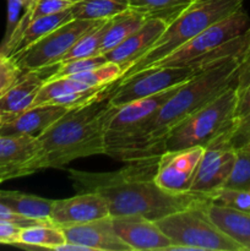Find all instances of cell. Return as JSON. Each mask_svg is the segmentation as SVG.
<instances>
[{
  "label": "cell",
  "instance_id": "obj_41",
  "mask_svg": "<svg viewBox=\"0 0 250 251\" xmlns=\"http://www.w3.org/2000/svg\"><path fill=\"white\" fill-rule=\"evenodd\" d=\"M2 124V114H1V112H0V125Z\"/></svg>",
  "mask_w": 250,
  "mask_h": 251
},
{
  "label": "cell",
  "instance_id": "obj_31",
  "mask_svg": "<svg viewBox=\"0 0 250 251\" xmlns=\"http://www.w3.org/2000/svg\"><path fill=\"white\" fill-rule=\"evenodd\" d=\"M250 113V55L240 70L237 81V107L234 120Z\"/></svg>",
  "mask_w": 250,
  "mask_h": 251
},
{
  "label": "cell",
  "instance_id": "obj_12",
  "mask_svg": "<svg viewBox=\"0 0 250 251\" xmlns=\"http://www.w3.org/2000/svg\"><path fill=\"white\" fill-rule=\"evenodd\" d=\"M109 216V206L102 195L97 193H77L71 198L54 200L49 220L56 227L64 228Z\"/></svg>",
  "mask_w": 250,
  "mask_h": 251
},
{
  "label": "cell",
  "instance_id": "obj_23",
  "mask_svg": "<svg viewBox=\"0 0 250 251\" xmlns=\"http://www.w3.org/2000/svg\"><path fill=\"white\" fill-rule=\"evenodd\" d=\"M73 14H71L70 9H66L64 11L56 12L53 15H47V16H41L37 17V19L32 20L28 24V26L25 28V31L22 32V34L20 36L19 41L15 44L14 49H12V56L14 54L19 53V51L24 50L27 47H29L31 44H33L34 42H37L38 39H41L42 37L48 34L49 32H51L53 29H55L56 27L61 26L65 22H69L70 20H73Z\"/></svg>",
  "mask_w": 250,
  "mask_h": 251
},
{
  "label": "cell",
  "instance_id": "obj_30",
  "mask_svg": "<svg viewBox=\"0 0 250 251\" xmlns=\"http://www.w3.org/2000/svg\"><path fill=\"white\" fill-rule=\"evenodd\" d=\"M225 188H250V152L237 150L234 167Z\"/></svg>",
  "mask_w": 250,
  "mask_h": 251
},
{
  "label": "cell",
  "instance_id": "obj_39",
  "mask_svg": "<svg viewBox=\"0 0 250 251\" xmlns=\"http://www.w3.org/2000/svg\"><path fill=\"white\" fill-rule=\"evenodd\" d=\"M239 150V149H238ZM240 150H244V151H248V152H250V144H248V145H245L244 147H242V149Z\"/></svg>",
  "mask_w": 250,
  "mask_h": 251
},
{
  "label": "cell",
  "instance_id": "obj_36",
  "mask_svg": "<svg viewBox=\"0 0 250 251\" xmlns=\"http://www.w3.org/2000/svg\"><path fill=\"white\" fill-rule=\"evenodd\" d=\"M21 228L11 223L0 222V244L2 245H15L19 239V234Z\"/></svg>",
  "mask_w": 250,
  "mask_h": 251
},
{
  "label": "cell",
  "instance_id": "obj_24",
  "mask_svg": "<svg viewBox=\"0 0 250 251\" xmlns=\"http://www.w3.org/2000/svg\"><path fill=\"white\" fill-rule=\"evenodd\" d=\"M130 7L129 0H81L71 5L74 19L100 21L108 20Z\"/></svg>",
  "mask_w": 250,
  "mask_h": 251
},
{
  "label": "cell",
  "instance_id": "obj_26",
  "mask_svg": "<svg viewBox=\"0 0 250 251\" xmlns=\"http://www.w3.org/2000/svg\"><path fill=\"white\" fill-rule=\"evenodd\" d=\"M191 1L193 0H129V5L132 9L145 11L149 17H159L169 24Z\"/></svg>",
  "mask_w": 250,
  "mask_h": 251
},
{
  "label": "cell",
  "instance_id": "obj_28",
  "mask_svg": "<svg viewBox=\"0 0 250 251\" xmlns=\"http://www.w3.org/2000/svg\"><path fill=\"white\" fill-rule=\"evenodd\" d=\"M212 202L240 211H250V188H222L208 196Z\"/></svg>",
  "mask_w": 250,
  "mask_h": 251
},
{
  "label": "cell",
  "instance_id": "obj_33",
  "mask_svg": "<svg viewBox=\"0 0 250 251\" xmlns=\"http://www.w3.org/2000/svg\"><path fill=\"white\" fill-rule=\"evenodd\" d=\"M228 139L235 150L250 144V113L233 122L228 131Z\"/></svg>",
  "mask_w": 250,
  "mask_h": 251
},
{
  "label": "cell",
  "instance_id": "obj_5",
  "mask_svg": "<svg viewBox=\"0 0 250 251\" xmlns=\"http://www.w3.org/2000/svg\"><path fill=\"white\" fill-rule=\"evenodd\" d=\"M243 2L244 0H193L167 25L156 43L139 60L129 66L120 78L134 75L166 58L211 25L243 7Z\"/></svg>",
  "mask_w": 250,
  "mask_h": 251
},
{
  "label": "cell",
  "instance_id": "obj_11",
  "mask_svg": "<svg viewBox=\"0 0 250 251\" xmlns=\"http://www.w3.org/2000/svg\"><path fill=\"white\" fill-rule=\"evenodd\" d=\"M202 153V146L164 151L159 156L154 174L157 185L169 193H191V185Z\"/></svg>",
  "mask_w": 250,
  "mask_h": 251
},
{
  "label": "cell",
  "instance_id": "obj_2",
  "mask_svg": "<svg viewBox=\"0 0 250 251\" xmlns=\"http://www.w3.org/2000/svg\"><path fill=\"white\" fill-rule=\"evenodd\" d=\"M110 92L69 109L37 137L39 151L33 162L34 173L42 169L65 168L83 157L105 154V126L118 109L110 103Z\"/></svg>",
  "mask_w": 250,
  "mask_h": 251
},
{
  "label": "cell",
  "instance_id": "obj_18",
  "mask_svg": "<svg viewBox=\"0 0 250 251\" xmlns=\"http://www.w3.org/2000/svg\"><path fill=\"white\" fill-rule=\"evenodd\" d=\"M69 108L55 104H39L28 108L25 112L4 120L0 125L1 136H28L38 137L54 124L59 118L63 117Z\"/></svg>",
  "mask_w": 250,
  "mask_h": 251
},
{
  "label": "cell",
  "instance_id": "obj_40",
  "mask_svg": "<svg viewBox=\"0 0 250 251\" xmlns=\"http://www.w3.org/2000/svg\"><path fill=\"white\" fill-rule=\"evenodd\" d=\"M69 1H70V2H73V4H75V2H78V1H81V0H69Z\"/></svg>",
  "mask_w": 250,
  "mask_h": 251
},
{
  "label": "cell",
  "instance_id": "obj_1",
  "mask_svg": "<svg viewBox=\"0 0 250 251\" xmlns=\"http://www.w3.org/2000/svg\"><path fill=\"white\" fill-rule=\"evenodd\" d=\"M159 156L129 162L113 172L69 169L68 176L76 193H97L105 199L110 216L140 215L158 221L171 213L201 205L210 199L201 194H174L154 181Z\"/></svg>",
  "mask_w": 250,
  "mask_h": 251
},
{
  "label": "cell",
  "instance_id": "obj_16",
  "mask_svg": "<svg viewBox=\"0 0 250 251\" xmlns=\"http://www.w3.org/2000/svg\"><path fill=\"white\" fill-rule=\"evenodd\" d=\"M167 25L168 24L163 19L149 17L139 29L103 55L108 61L118 64L124 73L156 43L166 29Z\"/></svg>",
  "mask_w": 250,
  "mask_h": 251
},
{
  "label": "cell",
  "instance_id": "obj_4",
  "mask_svg": "<svg viewBox=\"0 0 250 251\" xmlns=\"http://www.w3.org/2000/svg\"><path fill=\"white\" fill-rule=\"evenodd\" d=\"M181 85L183 83L151 97L118 107L117 112L108 120L105 126V154L125 163L157 157L152 154L145 139V132L152 118Z\"/></svg>",
  "mask_w": 250,
  "mask_h": 251
},
{
  "label": "cell",
  "instance_id": "obj_8",
  "mask_svg": "<svg viewBox=\"0 0 250 251\" xmlns=\"http://www.w3.org/2000/svg\"><path fill=\"white\" fill-rule=\"evenodd\" d=\"M205 68V66H203ZM202 66H153L118 80L110 92V103L117 107L151 97L168 88L186 82Z\"/></svg>",
  "mask_w": 250,
  "mask_h": 251
},
{
  "label": "cell",
  "instance_id": "obj_25",
  "mask_svg": "<svg viewBox=\"0 0 250 251\" xmlns=\"http://www.w3.org/2000/svg\"><path fill=\"white\" fill-rule=\"evenodd\" d=\"M108 20H100L92 28L85 32L74 43V46L66 51V54L63 56L61 61H69L74 60V59L91 58V56L100 55V44H102L103 34H104L105 28H107Z\"/></svg>",
  "mask_w": 250,
  "mask_h": 251
},
{
  "label": "cell",
  "instance_id": "obj_6",
  "mask_svg": "<svg viewBox=\"0 0 250 251\" xmlns=\"http://www.w3.org/2000/svg\"><path fill=\"white\" fill-rule=\"evenodd\" d=\"M237 83L174 125L164 136V151L205 147L234 122Z\"/></svg>",
  "mask_w": 250,
  "mask_h": 251
},
{
  "label": "cell",
  "instance_id": "obj_35",
  "mask_svg": "<svg viewBox=\"0 0 250 251\" xmlns=\"http://www.w3.org/2000/svg\"><path fill=\"white\" fill-rule=\"evenodd\" d=\"M0 222L4 223H11V225L17 226L20 228H26L29 226H37V225H53L49 221H42V220H34V218L25 217V216L19 215L11 208L7 207L6 205L0 201Z\"/></svg>",
  "mask_w": 250,
  "mask_h": 251
},
{
  "label": "cell",
  "instance_id": "obj_19",
  "mask_svg": "<svg viewBox=\"0 0 250 251\" xmlns=\"http://www.w3.org/2000/svg\"><path fill=\"white\" fill-rule=\"evenodd\" d=\"M205 211L210 220L225 235L250 251V211H240L208 201Z\"/></svg>",
  "mask_w": 250,
  "mask_h": 251
},
{
  "label": "cell",
  "instance_id": "obj_38",
  "mask_svg": "<svg viewBox=\"0 0 250 251\" xmlns=\"http://www.w3.org/2000/svg\"><path fill=\"white\" fill-rule=\"evenodd\" d=\"M37 0H21L22 5H24V9L27 10V9H31L32 6H33L34 4H36Z\"/></svg>",
  "mask_w": 250,
  "mask_h": 251
},
{
  "label": "cell",
  "instance_id": "obj_37",
  "mask_svg": "<svg viewBox=\"0 0 250 251\" xmlns=\"http://www.w3.org/2000/svg\"><path fill=\"white\" fill-rule=\"evenodd\" d=\"M55 251H91V250L87 249L86 247H82V245H80V244L65 242L64 244L56 247Z\"/></svg>",
  "mask_w": 250,
  "mask_h": 251
},
{
  "label": "cell",
  "instance_id": "obj_13",
  "mask_svg": "<svg viewBox=\"0 0 250 251\" xmlns=\"http://www.w3.org/2000/svg\"><path fill=\"white\" fill-rule=\"evenodd\" d=\"M114 232L131 251H168L172 242L154 221L140 215L110 216Z\"/></svg>",
  "mask_w": 250,
  "mask_h": 251
},
{
  "label": "cell",
  "instance_id": "obj_9",
  "mask_svg": "<svg viewBox=\"0 0 250 251\" xmlns=\"http://www.w3.org/2000/svg\"><path fill=\"white\" fill-rule=\"evenodd\" d=\"M100 21L73 19L56 27L24 50L11 56L22 73L60 63L66 51L85 32Z\"/></svg>",
  "mask_w": 250,
  "mask_h": 251
},
{
  "label": "cell",
  "instance_id": "obj_21",
  "mask_svg": "<svg viewBox=\"0 0 250 251\" xmlns=\"http://www.w3.org/2000/svg\"><path fill=\"white\" fill-rule=\"evenodd\" d=\"M0 201L19 215L34 220L49 221L53 201L37 195L20 193V191L0 190Z\"/></svg>",
  "mask_w": 250,
  "mask_h": 251
},
{
  "label": "cell",
  "instance_id": "obj_32",
  "mask_svg": "<svg viewBox=\"0 0 250 251\" xmlns=\"http://www.w3.org/2000/svg\"><path fill=\"white\" fill-rule=\"evenodd\" d=\"M22 74V70L11 56L0 53V96L9 90Z\"/></svg>",
  "mask_w": 250,
  "mask_h": 251
},
{
  "label": "cell",
  "instance_id": "obj_14",
  "mask_svg": "<svg viewBox=\"0 0 250 251\" xmlns=\"http://www.w3.org/2000/svg\"><path fill=\"white\" fill-rule=\"evenodd\" d=\"M38 151L37 137L0 135V184L33 174V162Z\"/></svg>",
  "mask_w": 250,
  "mask_h": 251
},
{
  "label": "cell",
  "instance_id": "obj_3",
  "mask_svg": "<svg viewBox=\"0 0 250 251\" xmlns=\"http://www.w3.org/2000/svg\"><path fill=\"white\" fill-rule=\"evenodd\" d=\"M249 55L250 44L237 53L210 63L180 86L152 118L145 132L152 154L161 156L163 153L164 136L174 125L237 83Z\"/></svg>",
  "mask_w": 250,
  "mask_h": 251
},
{
  "label": "cell",
  "instance_id": "obj_29",
  "mask_svg": "<svg viewBox=\"0 0 250 251\" xmlns=\"http://www.w3.org/2000/svg\"><path fill=\"white\" fill-rule=\"evenodd\" d=\"M107 61V58L104 55H102V54L100 55L91 56V58H81L69 61H61V63L58 64V68H56L55 73L53 74V76L49 80L77 75V74L85 73V71L98 68V66L103 65Z\"/></svg>",
  "mask_w": 250,
  "mask_h": 251
},
{
  "label": "cell",
  "instance_id": "obj_22",
  "mask_svg": "<svg viewBox=\"0 0 250 251\" xmlns=\"http://www.w3.org/2000/svg\"><path fill=\"white\" fill-rule=\"evenodd\" d=\"M65 242L66 238L61 228L54 225H37L21 228L15 247L24 249L55 250L56 247Z\"/></svg>",
  "mask_w": 250,
  "mask_h": 251
},
{
  "label": "cell",
  "instance_id": "obj_34",
  "mask_svg": "<svg viewBox=\"0 0 250 251\" xmlns=\"http://www.w3.org/2000/svg\"><path fill=\"white\" fill-rule=\"evenodd\" d=\"M24 9L21 0H7V20H6V29H5L4 38L0 43V53L5 49V47L9 44L10 39L12 38L14 33L16 32L17 26L21 20V10Z\"/></svg>",
  "mask_w": 250,
  "mask_h": 251
},
{
  "label": "cell",
  "instance_id": "obj_17",
  "mask_svg": "<svg viewBox=\"0 0 250 251\" xmlns=\"http://www.w3.org/2000/svg\"><path fill=\"white\" fill-rule=\"evenodd\" d=\"M61 229L66 242L80 244L91 251H131L114 232L110 216Z\"/></svg>",
  "mask_w": 250,
  "mask_h": 251
},
{
  "label": "cell",
  "instance_id": "obj_20",
  "mask_svg": "<svg viewBox=\"0 0 250 251\" xmlns=\"http://www.w3.org/2000/svg\"><path fill=\"white\" fill-rule=\"evenodd\" d=\"M149 19V15L141 10L129 7L125 11L115 15L108 20L107 28L100 44V54H105L113 48L122 43L125 38L139 29L145 21Z\"/></svg>",
  "mask_w": 250,
  "mask_h": 251
},
{
  "label": "cell",
  "instance_id": "obj_15",
  "mask_svg": "<svg viewBox=\"0 0 250 251\" xmlns=\"http://www.w3.org/2000/svg\"><path fill=\"white\" fill-rule=\"evenodd\" d=\"M58 64L38 70L26 71L9 90L0 96V112L2 114V122L25 112L33 105L39 90L44 82L53 76Z\"/></svg>",
  "mask_w": 250,
  "mask_h": 251
},
{
  "label": "cell",
  "instance_id": "obj_10",
  "mask_svg": "<svg viewBox=\"0 0 250 251\" xmlns=\"http://www.w3.org/2000/svg\"><path fill=\"white\" fill-rule=\"evenodd\" d=\"M229 127L203 147V153L190 189L191 193L208 198L215 191L225 188L237 157V150L228 139Z\"/></svg>",
  "mask_w": 250,
  "mask_h": 251
},
{
  "label": "cell",
  "instance_id": "obj_27",
  "mask_svg": "<svg viewBox=\"0 0 250 251\" xmlns=\"http://www.w3.org/2000/svg\"><path fill=\"white\" fill-rule=\"evenodd\" d=\"M122 74L123 69L118 64L107 61L98 68L77 74V75L69 76V77H74L75 80L81 81V82L86 83L88 87H96V86L108 85V83L118 81L122 77Z\"/></svg>",
  "mask_w": 250,
  "mask_h": 251
},
{
  "label": "cell",
  "instance_id": "obj_7",
  "mask_svg": "<svg viewBox=\"0 0 250 251\" xmlns=\"http://www.w3.org/2000/svg\"><path fill=\"white\" fill-rule=\"evenodd\" d=\"M207 202L176 211L156 221L172 242L168 251H245L210 220L205 211Z\"/></svg>",
  "mask_w": 250,
  "mask_h": 251
}]
</instances>
